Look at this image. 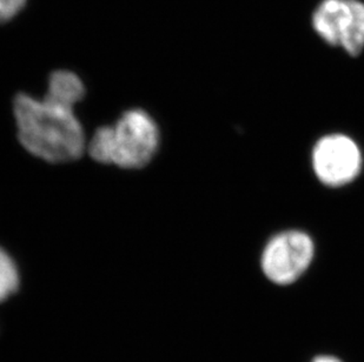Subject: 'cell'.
<instances>
[{
	"label": "cell",
	"instance_id": "6da1fadb",
	"mask_svg": "<svg viewBox=\"0 0 364 362\" xmlns=\"http://www.w3.org/2000/svg\"><path fill=\"white\" fill-rule=\"evenodd\" d=\"M18 139L28 153L48 163L76 160L86 148L85 133L75 109L28 94L14 102Z\"/></svg>",
	"mask_w": 364,
	"mask_h": 362
},
{
	"label": "cell",
	"instance_id": "7a4b0ae2",
	"mask_svg": "<svg viewBox=\"0 0 364 362\" xmlns=\"http://www.w3.org/2000/svg\"><path fill=\"white\" fill-rule=\"evenodd\" d=\"M159 125L148 112L129 109L114 125H105L93 133L86 147L100 164L136 170L144 168L159 150Z\"/></svg>",
	"mask_w": 364,
	"mask_h": 362
},
{
	"label": "cell",
	"instance_id": "3957f363",
	"mask_svg": "<svg viewBox=\"0 0 364 362\" xmlns=\"http://www.w3.org/2000/svg\"><path fill=\"white\" fill-rule=\"evenodd\" d=\"M314 30L326 43L356 57L364 50V3L323 0L313 14Z\"/></svg>",
	"mask_w": 364,
	"mask_h": 362
},
{
	"label": "cell",
	"instance_id": "277c9868",
	"mask_svg": "<svg viewBox=\"0 0 364 362\" xmlns=\"http://www.w3.org/2000/svg\"><path fill=\"white\" fill-rule=\"evenodd\" d=\"M315 246L313 239L301 231H288L274 236L262 256V270L277 285L295 283L309 268Z\"/></svg>",
	"mask_w": 364,
	"mask_h": 362
},
{
	"label": "cell",
	"instance_id": "5b68a950",
	"mask_svg": "<svg viewBox=\"0 0 364 362\" xmlns=\"http://www.w3.org/2000/svg\"><path fill=\"white\" fill-rule=\"evenodd\" d=\"M313 166L323 184L340 187L354 180L361 171V150L347 136H326L314 148Z\"/></svg>",
	"mask_w": 364,
	"mask_h": 362
},
{
	"label": "cell",
	"instance_id": "8992f818",
	"mask_svg": "<svg viewBox=\"0 0 364 362\" xmlns=\"http://www.w3.org/2000/svg\"><path fill=\"white\" fill-rule=\"evenodd\" d=\"M85 96V87L78 75L70 71H55L48 79L45 98L63 106L75 109Z\"/></svg>",
	"mask_w": 364,
	"mask_h": 362
},
{
	"label": "cell",
	"instance_id": "52a82bcc",
	"mask_svg": "<svg viewBox=\"0 0 364 362\" xmlns=\"http://www.w3.org/2000/svg\"><path fill=\"white\" fill-rule=\"evenodd\" d=\"M19 287V270L14 258L0 247V304L12 297Z\"/></svg>",
	"mask_w": 364,
	"mask_h": 362
},
{
	"label": "cell",
	"instance_id": "ba28073f",
	"mask_svg": "<svg viewBox=\"0 0 364 362\" xmlns=\"http://www.w3.org/2000/svg\"><path fill=\"white\" fill-rule=\"evenodd\" d=\"M26 0H0V23L10 21L21 12Z\"/></svg>",
	"mask_w": 364,
	"mask_h": 362
},
{
	"label": "cell",
	"instance_id": "9c48e42d",
	"mask_svg": "<svg viewBox=\"0 0 364 362\" xmlns=\"http://www.w3.org/2000/svg\"><path fill=\"white\" fill-rule=\"evenodd\" d=\"M314 362H341L340 360L333 358V356H318Z\"/></svg>",
	"mask_w": 364,
	"mask_h": 362
}]
</instances>
